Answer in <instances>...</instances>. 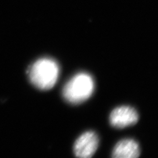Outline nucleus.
Instances as JSON below:
<instances>
[{"instance_id":"f257e3e1","label":"nucleus","mask_w":158,"mask_h":158,"mask_svg":"<svg viewBox=\"0 0 158 158\" xmlns=\"http://www.w3.org/2000/svg\"><path fill=\"white\" fill-rule=\"evenodd\" d=\"M28 75L30 81L36 88L42 90H48L57 82L59 67L53 59L41 58L29 67Z\"/></svg>"},{"instance_id":"f03ea898","label":"nucleus","mask_w":158,"mask_h":158,"mask_svg":"<svg viewBox=\"0 0 158 158\" xmlns=\"http://www.w3.org/2000/svg\"><path fill=\"white\" fill-rule=\"evenodd\" d=\"M94 90V81L86 73H79L73 76L63 89V96L72 104H78L90 98Z\"/></svg>"},{"instance_id":"7ed1b4c3","label":"nucleus","mask_w":158,"mask_h":158,"mask_svg":"<svg viewBox=\"0 0 158 158\" xmlns=\"http://www.w3.org/2000/svg\"><path fill=\"white\" fill-rule=\"evenodd\" d=\"M99 144V138L93 131L84 132L79 136L74 144L75 155L81 158L91 157L95 154Z\"/></svg>"},{"instance_id":"20e7f679","label":"nucleus","mask_w":158,"mask_h":158,"mask_svg":"<svg viewBox=\"0 0 158 158\" xmlns=\"http://www.w3.org/2000/svg\"><path fill=\"white\" fill-rule=\"evenodd\" d=\"M138 114L136 110L130 106H120L112 111L110 116V124L115 128H123L136 124Z\"/></svg>"},{"instance_id":"39448f33","label":"nucleus","mask_w":158,"mask_h":158,"mask_svg":"<svg viewBox=\"0 0 158 158\" xmlns=\"http://www.w3.org/2000/svg\"><path fill=\"white\" fill-rule=\"evenodd\" d=\"M140 150L138 143L132 139H124L118 142L113 148L114 158H136L140 156Z\"/></svg>"}]
</instances>
